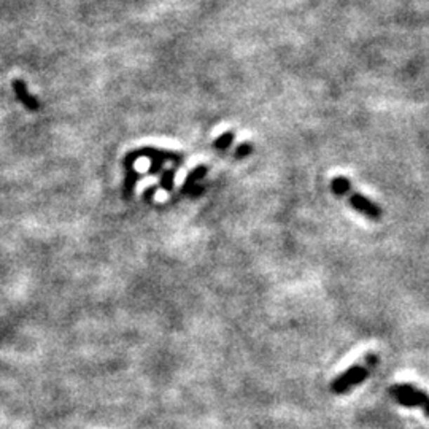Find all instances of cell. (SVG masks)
<instances>
[{"label":"cell","mask_w":429,"mask_h":429,"mask_svg":"<svg viewBox=\"0 0 429 429\" xmlns=\"http://www.w3.org/2000/svg\"><path fill=\"white\" fill-rule=\"evenodd\" d=\"M377 362H378V356L369 355L366 359V364H355L350 367V369L343 371L336 380H332L331 391L334 392V395H345V392L352 390L353 386L362 383L367 377H369L371 367L376 366Z\"/></svg>","instance_id":"cell-1"},{"label":"cell","mask_w":429,"mask_h":429,"mask_svg":"<svg viewBox=\"0 0 429 429\" xmlns=\"http://www.w3.org/2000/svg\"><path fill=\"white\" fill-rule=\"evenodd\" d=\"M390 392L397 402L402 404V406H406V407H425V404L429 400V396L425 391H421L416 388V386L409 385V383L391 386Z\"/></svg>","instance_id":"cell-2"},{"label":"cell","mask_w":429,"mask_h":429,"mask_svg":"<svg viewBox=\"0 0 429 429\" xmlns=\"http://www.w3.org/2000/svg\"><path fill=\"white\" fill-rule=\"evenodd\" d=\"M348 202L356 211H359L361 215L367 216V218L380 220L383 216L382 207L374 201H371L369 197H366L364 194H359V192H352L348 197Z\"/></svg>","instance_id":"cell-3"},{"label":"cell","mask_w":429,"mask_h":429,"mask_svg":"<svg viewBox=\"0 0 429 429\" xmlns=\"http://www.w3.org/2000/svg\"><path fill=\"white\" fill-rule=\"evenodd\" d=\"M11 84H13V91H15L18 100H20L24 107H27L29 110L37 112L40 108V104H39V100L29 93L26 83H24L22 80H13Z\"/></svg>","instance_id":"cell-4"},{"label":"cell","mask_w":429,"mask_h":429,"mask_svg":"<svg viewBox=\"0 0 429 429\" xmlns=\"http://www.w3.org/2000/svg\"><path fill=\"white\" fill-rule=\"evenodd\" d=\"M331 190L336 196H339V197L350 196L353 192L352 181L345 178V177H336V178L331 180Z\"/></svg>","instance_id":"cell-5"},{"label":"cell","mask_w":429,"mask_h":429,"mask_svg":"<svg viewBox=\"0 0 429 429\" xmlns=\"http://www.w3.org/2000/svg\"><path fill=\"white\" fill-rule=\"evenodd\" d=\"M234 138H235V136H234V132H225V134H223L221 137H218L215 140V148H218V150H226L227 147H231L232 145V142H234Z\"/></svg>","instance_id":"cell-6"},{"label":"cell","mask_w":429,"mask_h":429,"mask_svg":"<svg viewBox=\"0 0 429 429\" xmlns=\"http://www.w3.org/2000/svg\"><path fill=\"white\" fill-rule=\"evenodd\" d=\"M251 153H253V145L250 142L240 143L237 150H235V158L244 159V158H246V156H250Z\"/></svg>","instance_id":"cell-7"},{"label":"cell","mask_w":429,"mask_h":429,"mask_svg":"<svg viewBox=\"0 0 429 429\" xmlns=\"http://www.w3.org/2000/svg\"><path fill=\"white\" fill-rule=\"evenodd\" d=\"M423 409H425V412H426V415H429V400H428V402L425 404V407H423Z\"/></svg>","instance_id":"cell-8"}]
</instances>
